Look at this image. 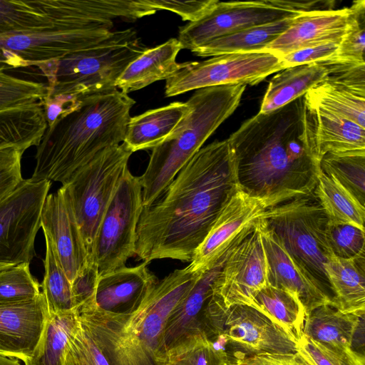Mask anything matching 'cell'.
Here are the masks:
<instances>
[{
  "label": "cell",
  "mask_w": 365,
  "mask_h": 365,
  "mask_svg": "<svg viewBox=\"0 0 365 365\" xmlns=\"http://www.w3.org/2000/svg\"><path fill=\"white\" fill-rule=\"evenodd\" d=\"M246 88L228 84L196 90L188 110L172 133L152 149L140 177L143 207L154 202L182 167L240 105Z\"/></svg>",
  "instance_id": "cell-4"
},
{
  "label": "cell",
  "mask_w": 365,
  "mask_h": 365,
  "mask_svg": "<svg viewBox=\"0 0 365 365\" xmlns=\"http://www.w3.org/2000/svg\"><path fill=\"white\" fill-rule=\"evenodd\" d=\"M351 18L350 7L303 12L294 17L289 27L262 51L281 58L304 48L340 43Z\"/></svg>",
  "instance_id": "cell-21"
},
{
  "label": "cell",
  "mask_w": 365,
  "mask_h": 365,
  "mask_svg": "<svg viewBox=\"0 0 365 365\" xmlns=\"http://www.w3.org/2000/svg\"><path fill=\"white\" fill-rule=\"evenodd\" d=\"M143 207L140 177L128 168L96 235L93 257L99 277L125 267L135 255L136 230Z\"/></svg>",
  "instance_id": "cell-10"
},
{
  "label": "cell",
  "mask_w": 365,
  "mask_h": 365,
  "mask_svg": "<svg viewBox=\"0 0 365 365\" xmlns=\"http://www.w3.org/2000/svg\"><path fill=\"white\" fill-rule=\"evenodd\" d=\"M262 220L302 270L331 299L325 265L333 255L327 216L314 195L268 209Z\"/></svg>",
  "instance_id": "cell-6"
},
{
  "label": "cell",
  "mask_w": 365,
  "mask_h": 365,
  "mask_svg": "<svg viewBox=\"0 0 365 365\" xmlns=\"http://www.w3.org/2000/svg\"><path fill=\"white\" fill-rule=\"evenodd\" d=\"M304 98L312 109H326L365 128V65L329 74Z\"/></svg>",
  "instance_id": "cell-23"
},
{
  "label": "cell",
  "mask_w": 365,
  "mask_h": 365,
  "mask_svg": "<svg viewBox=\"0 0 365 365\" xmlns=\"http://www.w3.org/2000/svg\"><path fill=\"white\" fill-rule=\"evenodd\" d=\"M40 288L30 272L29 264L0 271V304L32 300L41 294Z\"/></svg>",
  "instance_id": "cell-43"
},
{
  "label": "cell",
  "mask_w": 365,
  "mask_h": 365,
  "mask_svg": "<svg viewBox=\"0 0 365 365\" xmlns=\"http://www.w3.org/2000/svg\"><path fill=\"white\" fill-rule=\"evenodd\" d=\"M87 0H0V36L94 24Z\"/></svg>",
  "instance_id": "cell-17"
},
{
  "label": "cell",
  "mask_w": 365,
  "mask_h": 365,
  "mask_svg": "<svg viewBox=\"0 0 365 365\" xmlns=\"http://www.w3.org/2000/svg\"><path fill=\"white\" fill-rule=\"evenodd\" d=\"M187 110L186 102L177 101L130 117L123 143L132 153L153 149L172 133Z\"/></svg>",
  "instance_id": "cell-28"
},
{
  "label": "cell",
  "mask_w": 365,
  "mask_h": 365,
  "mask_svg": "<svg viewBox=\"0 0 365 365\" xmlns=\"http://www.w3.org/2000/svg\"><path fill=\"white\" fill-rule=\"evenodd\" d=\"M312 110L316 115L317 144L321 159L329 153L365 150V128L326 109Z\"/></svg>",
  "instance_id": "cell-32"
},
{
  "label": "cell",
  "mask_w": 365,
  "mask_h": 365,
  "mask_svg": "<svg viewBox=\"0 0 365 365\" xmlns=\"http://www.w3.org/2000/svg\"><path fill=\"white\" fill-rule=\"evenodd\" d=\"M99 275L95 264H86L71 282L76 312L93 305Z\"/></svg>",
  "instance_id": "cell-48"
},
{
  "label": "cell",
  "mask_w": 365,
  "mask_h": 365,
  "mask_svg": "<svg viewBox=\"0 0 365 365\" xmlns=\"http://www.w3.org/2000/svg\"><path fill=\"white\" fill-rule=\"evenodd\" d=\"M308 1L262 0L218 2L201 19L181 26L178 40L190 51L243 29L297 16Z\"/></svg>",
  "instance_id": "cell-11"
},
{
  "label": "cell",
  "mask_w": 365,
  "mask_h": 365,
  "mask_svg": "<svg viewBox=\"0 0 365 365\" xmlns=\"http://www.w3.org/2000/svg\"><path fill=\"white\" fill-rule=\"evenodd\" d=\"M323 173L335 178L362 205H365V150L327 153L320 160Z\"/></svg>",
  "instance_id": "cell-39"
},
{
  "label": "cell",
  "mask_w": 365,
  "mask_h": 365,
  "mask_svg": "<svg viewBox=\"0 0 365 365\" xmlns=\"http://www.w3.org/2000/svg\"><path fill=\"white\" fill-rule=\"evenodd\" d=\"M41 227L51 240L56 255L71 283L87 264L79 227L65 185L47 195Z\"/></svg>",
  "instance_id": "cell-18"
},
{
  "label": "cell",
  "mask_w": 365,
  "mask_h": 365,
  "mask_svg": "<svg viewBox=\"0 0 365 365\" xmlns=\"http://www.w3.org/2000/svg\"><path fill=\"white\" fill-rule=\"evenodd\" d=\"M148 264L143 262L134 267L125 266L99 277L91 307L113 315L135 313L159 282Z\"/></svg>",
  "instance_id": "cell-20"
},
{
  "label": "cell",
  "mask_w": 365,
  "mask_h": 365,
  "mask_svg": "<svg viewBox=\"0 0 365 365\" xmlns=\"http://www.w3.org/2000/svg\"><path fill=\"white\" fill-rule=\"evenodd\" d=\"M132 152L122 143L107 148L78 170L64 184L79 227L87 264L94 262L98 227L125 171Z\"/></svg>",
  "instance_id": "cell-8"
},
{
  "label": "cell",
  "mask_w": 365,
  "mask_h": 365,
  "mask_svg": "<svg viewBox=\"0 0 365 365\" xmlns=\"http://www.w3.org/2000/svg\"><path fill=\"white\" fill-rule=\"evenodd\" d=\"M144 2L156 11L166 10L171 11L179 15L183 21L193 22L207 14L218 2V0H144Z\"/></svg>",
  "instance_id": "cell-47"
},
{
  "label": "cell",
  "mask_w": 365,
  "mask_h": 365,
  "mask_svg": "<svg viewBox=\"0 0 365 365\" xmlns=\"http://www.w3.org/2000/svg\"><path fill=\"white\" fill-rule=\"evenodd\" d=\"M238 190L235 155L227 140L201 148L159 197L143 207L135 255L148 264L160 259L190 262Z\"/></svg>",
  "instance_id": "cell-1"
},
{
  "label": "cell",
  "mask_w": 365,
  "mask_h": 365,
  "mask_svg": "<svg viewBox=\"0 0 365 365\" xmlns=\"http://www.w3.org/2000/svg\"><path fill=\"white\" fill-rule=\"evenodd\" d=\"M78 322V313L49 314L43 335L24 365H63L68 339Z\"/></svg>",
  "instance_id": "cell-36"
},
{
  "label": "cell",
  "mask_w": 365,
  "mask_h": 365,
  "mask_svg": "<svg viewBox=\"0 0 365 365\" xmlns=\"http://www.w3.org/2000/svg\"><path fill=\"white\" fill-rule=\"evenodd\" d=\"M329 74L327 67L318 63L296 66L280 71L270 80L259 113L274 111L304 96Z\"/></svg>",
  "instance_id": "cell-29"
},
{
  "label": "cell",
  "mask_w": 365,
  "mask_h": 365,
  "mask_svg": "<svg viewBox=\"0 0 365 365\" xmlns=\"http://www.w3.org/2000/svg\"><path fill=\"white\" fill-rule=\"evenodd\" d=\"M363 323L364 312L344 313L331 304H324L306 317L303 334L322 344L352 348L354 336Z\"/></svg>",
  "instance_id": "cell-30"
},
{
  "label": "cell",
  "mask_w": 365,
  "mask_h": 365,
  "mask_svg": "<svg viewBox=\"0 0 365 365\" xmlns=\"http://www.w3.org/2000/svg\"><path fill=\"white\" fill-rule=\"evenodd\" d=\"M135 103L118 90L82 98L78 109L47 127L31 178L64 185L98 153L121 144Z\"/></svg>",
  "instance_id": "cell-3"
},
{
  "label": "cell",
  "mask_w": 365,
  "mask_h": 365,
  "mask_svg": "<svg viewBox=\"0 0 365 365\" xmlns=\"http://www.w3.org/2000/svg\"><path fill=\"white\" fill-rule=\"evenodd\" d=\"M252 307L277 322L297 343L303 335L306 312L293 293L271 285L259 291Z\"/></svg>",
  "instance_id": "cell-34"
},
{
  "label": "cell",
  "mask_w": 365,
  "mask_h": 365,
  "mask_svg": "<svg viewBox=\"0 0 365 365\" xmlns=\"http://www.w3.org/2000/svg\"><path fill=\"white\" fill-rule=\"evenodd\" d=\"M200 331L225 351L228 360L298 350L297 342L266 314L247 305L227 308L212 296L202 312Z\"/></svg>",
  "instance_id": "cell-7"
},
{
  "label": "cell",
  "mask_w": 365,
  "mask_h": 365,
  "mask_svg": "<svg viewBox=\"0 0 365 365\" xmlns=\"http://www.w3.org/2000/svg\"><path fill=\"white\" fill-rule=\"evenodd\" d=\"M257 221L253 230L230 250L212 286V297L224 307L250 306L269 285L268 262Z\"/></svg>",
  "instance_id": "cell-15"
},
{
  "label": "cell",
  "mask_w": 365,
  "mask_h": 365,
  "mask_svg": "<svg viewBox=\"0 0 365 365\" xmlns=\"http://www.w3.org/2000/svg\"><path fill=\"white\" fill-rule=\"evenodd\" d=\"M297 344L315 365H365L364 355L350 347L322 344L304 334Z\"/></svg>",
  "instance_id": "cell-44"
},
{
  "label": "cell",
  "mask_w": 365,
  "mask_h": 365,
  "mask_svg": "<svg viewBox=\"0 0 365 365\" xmlns=\"http://www.w3.org/2000/svg\"><path fill=\"white\" fill-rule=\"evenodd\" d=\"M181 49L182 46L175 38L147 48L126 67L116 81V88L128 94L154 82L171 78L186 65V62L176 61Z\"/></svg>",
  "instance_id": "cell-25"
},
{
  "label": "cell",
  "mask_w": 365,
  "mask_h": 365,
  "mask_svg": "<svg viewBox=\"0 0 365 365\" xmlns=\"http://www.w3.org/2000/svg\"><path fill=\"white\" fill-rule=\"evenodd\" d=\"M0 365H21L19 360L0 355Z\"/></svg>",
  "instance_id": "cell-51"
},
{
  "label": "cell",
  "mask_w": 365,
  "mask_h": 365,
  "mask_svg": "<svg viewBox=\"0 0 365 365\" xmlns=\"http://www.w3.org/2000/svg\"><path fill=\"white\" fill-rule=\"evenodd\" d=\"M268 203L238 190L230 199L210 232L195 250L190 264L194 271L212 267L269 209Z\"/></svg>",
  "instance_id": "cell-16"
},
{
  "label": "cell",
  "mask_w": 365,
  "mask_h": 365,
  "mask_svg": "<svg viewBox=\"0 0 365 365\" xmlns=\"http://www.w3.org/2000/svg\"><path fill=\"white\" fill-rule=\"evenodd\" d=\"M350 8L351 21L336 53L327 61L318 63L326 66L329 74L365 65V1H355Z\"/></svg>",
  "instance_id": "cell-37"
},
{
  "label": "cell",
  "mask_w": 365,
  "mask_h": 365,
  "mask_svg": "<svg viewBox=\"0 0 365 365\" xmlns=\"http://www.w3.org/2000/svg\"><path fill=\"white\" fill-rule=\"evenodd\" d=\"M314 195L329 222L350 224L364 230L365 206L335 178L321 170Z\"/></svg>",
  "instance_id": "cell-35"
},
{
  "label": "cell",
  "mask_w": 365,
  "mask_h": 365,
  "mask_svg": "<svg viewBox=\"0 0 365 365\" xmlns=\"http://www.w3.org/2000/svg\"><path fill=\"white\" fill-rule=\"evenodd\" d=\"M201 273L194 271L190 264L183 269H175L158 282L135 313L124 317V331L155 362L169 317Z\"/></svg>",
  "instance_id": "cell-14"
},
{
  "label": "cell",
  "mask_w": 365,
  "mask_h": 365,
  "mask_svg": "<svg viewBox=\"0 0 365 365\" xmlns=\"http://www.w3.org/2000/svg\"><path fill=\"white\" fill-rule=\"evenodd\" d=\"M285 67L280 57L266 52L235 53L186 65L166 80L165 95L175 96L207 87L242 84L255 86Z\"/></svg>",
  "instance_id": "cell-13"
},
{
  "label": "cell",
  "mask_w": 365,
  "mask_h": 365,
  "mask_svg": "<svg viewBox=\"0 0 365 365\" xmlns=\"http://www.w3.org/2000/svg\"><path fill=\"white\" fill-rule=\"evenodd\" d=\"M294 18L256 26L221 36L191 51L200 57L262 51L289 27Z\"/></svg>",
  "instance_id": "cell-31"
},
{
  "label": "cell",
  "mask_w": 365,
  "mask_h": 365,
  "mask_svg": "<svg viewBox=\"0 0 365 365\" xmlns=\"http://www.w3.org/2000/svg\"><path fill=\"white\" fill-rule=\"evenodd\" d=\"M225 351L203 334L190 337L156 359L157 365H228Z\"/></svg>",
  "instance_id": "cell-40"
},
{
  "label": "cell",
  "mask_w": 365,
  "mask_h": 365,
  "mask_svg": "<svg viewBox=\"0 0 365 365\" xmlns=\"http://www.w3.org/2000/svg\"><path fill=\"white\" fill-rule=\"evenodd\" d=\"M40 103L0 111V149L18 146L28 149L37 146L46 128Z\"/></svg>",
  "instance_id": "cell-33"
},
{
  "label": "cell",
  "mask_w": 365,
  "mask_h": 365,
  "mask_svg": "<svg viewBox=\"0 0 365 365\" xmlns=\"http://www.w3.org/2000/svg\"><path fill=\"white\" fill-rule=\"evenodd\" d=\"M229 251L212 267L201 273L191 290L173 312L164 329L156 359L187 339L202 334L201 316L212 295L213 284Z\"/></svg>",
  "instance_id": "cell-24"
},
{
  "label": "cell",
  "mask_w": 365,
  "mask_h": 365,
  "mask_svg": "<svg viewBox=\"0 0 365 365\" xmlns=\"http://www.w3.org/2000/svg\"><path fill=\"white\" fill-rule=\"evenodd\" d=\"M63 365H110L93 334L78 314L66 347Z\"/></svg>",
  "instance_id": "cell-42"
},
{
  "label": "cell",
  "mask_w": 365,
  "mask_h": 365,
  "mask_svg": "<svg viewBox=\"0 0 365 365\" xmlns=\"http://www.w3.org/2000/svg\"><path fill=\"white\" fill-rule=\"evenodd\" d=\"M113 26L58 24L53 27L0 36V70L37 66L59 60L110 36Z\"/></svg>",
  "instance_id": "cell-9"
},
{
  "label": "cell",
  "mask_w": 365,
  "mask_h": 365,
  "mask_svg": "<svg viewBox=\"0 0 365 365\" xmlns=\"http://www.w3.org/2000/svg\"><path fill=\"white\" fill-rule=\"evenodd\" d=\"M332 306L344 313L365 310V252L349 259L332 255L325 265Z\"/></svg>",
  "instance_id": "cell-27"
},
{
  "label": "cell",
  "mask_w": 365,
  "mask_h": 365,
  "mask_svg": "<svg viewBox=\"0 0 365 365\" xmlns=\"http://www.w3.org/2000/svg\"><path fill=\"white\" fill-rule=\"evenodd\" d=\"M339 43L329 42L315 46L304 48L289 53L281 57L286 68L311 64L320 63L331 58L336 52Z\"/></svg>",
  "instance_id": "cell-49"
},
{
  "label": "cell",
  "mask_w": 365,
  "mask_h": 365,
  "mask_svg": "<svg viewBox=\"0 0 365 365\" xmlns=\"http://www.w3.org/2000/svg\"><path fill=\"white\" fill-rule=\"evenodd\" d=\"M46 84L13 76L0 70V111L41 103Z\"/></svg>",
  "instance_id": "cell-41"
},
{
  "label": "cell",
  "mask_w": 365,
  "mask_h": 365,
  "mask_svg": "<svg viewBox=\"0 0 365 365\" xmlns=\"http://www.w3.org/2000/svg\"><path fill=\"white\" fill-rule=\"evenodd\" d=\"M257 224L268 262L269 285L295 294L304 307L306 317L318 307L332 305V299L297 264L267 227L262 217Z\"/></svg>",
  "instance_id": "cell-22"
},
{
  "label": "cell",
  "mask_w": 365,
  "mask_h": 365,
  "mask_svg": "<svg viewBox=\"0 0 365 365\" xmlns=\"http://www.w3.org/2000/svg\"><path fill=\"white\" fill-rule=\"evenodd\" d=\"M26 149L9 146L0 149V201L13 192L24 180L21 159Z\"/></svg>",
  "instance_id": "cell-46"
},
{
  "label": "cell",
  "mask_w": 365,
  "mask_h": 365,
  "mask_svg": "<svg viewBox=\"0 0 365 365\" xmlns=\"http://www.w3.org/2000/svg\"><path fill=\"white\" fill-rule=\"evenodd\" d=\"M43 235L46 255L43 259L44 274L41 288L48 313L58 314L76 312L71 283L61 267L51 239L46 233Z\"/></svg>",
  "instance_id": "cell-38"
},
{
  "label": "cell",
  "mask_w": 365,
  "mask_h": 365,
  "mask_svg": "<svg viewBox=\"0 0 365 365\" xmlns=\"http://www.w3.org/2000/svg\"><path fill=\"white\" fill-rule=\"evenodd\" d=\"M228 365H315L309 357L298 349L294 353L260 354L229 360Z\"/></svg>",
  "instance_id": "cell-50"
},
{
  "label": "cell",
  "mask_w": 365,
  "mask_h": 365,
  "mask_svg": "<svg viewBox=\"0 0 365 365\" xmlns=\"http://www.w3.org/2000/svg\"><path fill=\"white\" fill-rule=\"evenodd\" d=\"M52 182L31 178L0 201V271L30 264L42 208Z\"/></svg>",
  "instance_id": "cell-12"
},
{
  "label": "cell",
  "mask_w": 365,
  "mask_h": 365,
  "mask_svg": "<svg viewBox=\"0 0 365 365\" xmlns=\"http://www.w3.org/2000/svg\"><path fill=\"white\" fill-rule=\"evenodd\" d=\"M326 232L329 246L336 257L349 259L365 252L364 230L328 221Z\"/></svg>",
  "instance_id": "cell-45"
},
{
  "label": "cell",
  "mask_w": 365,
  "mask_h": 365,
  "mask_svg": "<svg viewBox=\"0 0 365 365\" xmlns=\"http://www.w3.org/2000/svg\"><path fill=\"white\" fill-rule=\"evenodd\" d=\"M148 48L133 29L113 31L106 39L36 68L46 80V96L80 98L118 90L116 81L126 67Z\"/></svg>",
  "instance_id": "cell-5"
},
{
  "label": "cell",
  "mask_w": 365,
  "mask_h": 365,
  "mask_svg": "<svg viewBox=\"0 0 365 365\" xmlns=\"http://www.w3.org/2000/svg\"><path fill=\"white\" fill-rule=\"evenodd\" d=\"M49 317L42 292L35 299L0 304V355L24 362L37 347Z\"/></svg>",
  "instance_id": "cell-19"
},
{
  "label": "cell",
  "mask_w": 365,
  "mask_h": 365,
  "mask_svg": "<svg viewBox=\"0 0 365 365\" xmlns=\"http://www.w3.org/2000/svg\"><path fill=\"white\" fill-rule=\"evenodd\" d=\"M77 313L90 328L110 365H155L135 351L123 329L124 316L93 307Z\"/></svg>",
  "instance_id": "cell-26"
},
{
  "label": "cell",
  "mask_w": 365,
  "mask_h": 365,
  "mask_svg": "<svg viewBox=\"0 0 365 365\" xmlns=\"http://www.w3.org/2000/svg\"><path fill=\"white\" fill-rule=\"evenodd\" d=\"M240 190L270 207L314 195L321 173L314 110L304 96L258 113L227 139Z\"/></svg>",
  "instance_id": "cell-2"
}]
</instances>
